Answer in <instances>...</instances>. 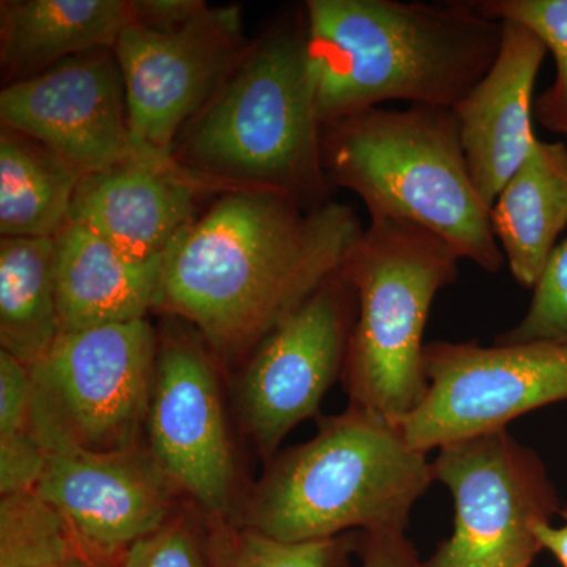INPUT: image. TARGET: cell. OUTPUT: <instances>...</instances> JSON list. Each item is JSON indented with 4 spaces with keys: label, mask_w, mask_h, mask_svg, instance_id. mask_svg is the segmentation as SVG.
Returning a JSON list of instances; mask_svg holds the SVG:
<instances>
[{
    "label": "cell",
    "mask_w": 567,
    "mask_h": 567,
    "mask_svg": "<svg viewBox=\"0 0 567 567\" xmlns=\"http://www.w3.org/2000/svg\"><path fill=\"white\" fill-rule=\"evenodd\" d=\"M364 229L334 200L309 208L275 189L221 193L167 252L162 309L219 357H240L342 270Z\"/></svg>",
    "instance_id": "obj_1"
},
{
    "label": "cell",
    "mask_w": 567,
    "mask_h": 567,
    "mask_svg": "<svg viewBox=\"0 0 567 567\" xmlns=\"http://www.w3.org/2000/svg\"><path fill=\"white\" fill-rule=\"evenodd\" d=\"M305 21L322 126L388 102L456 107L503 41L473 0H309Z\"/></svg>",
    "instance_id": "obj_2"
},
{
    "label": "cell",
    "mask_w": 567,
    "mask_h": 567,
    "mask_svg": "<svg viewBox=\"0 0 567 567\" xmlns=\"http://www.w3.org/2000/svg\"><path fill=\"white\" fill-rule=\"evenodd\" d=\"M174 158L235 188L275 189L309 208L330 203L305 13L251 43L183 130Z\"/></svg>",
    "instance_id": "obj_3"
},
{
    "label": "cell",
    "mask_w": 567,
    "mask_h": 567,
    "mask_svg": "<svg viewBox=\"0 0 567 567\" xmlns=\"http://www.w3.org/2000/svg\"><path fill=\"white\" fill-rule=\"evenodd\" d=\"M330 186L349 189L371 219L416 224L461 256L498 274L505 254L476 192L453 107H372L322 126Z\"/></svg>",
    "instance_id": "obj_4"
},
{
    "label": "cell",
    "mask_w": 567,
    "mask_h": 567,
    "mask_svg": "<svg viewBox=\"0 0 567 567\" xmlns=\"http://www.w3.org/2000/svg\"><path fill=\"white\" fill-rule=\"evenodd\" d=\"M432 481V462L401 425L352 405L271 465L249 499L245 528L281 543L354 528L404 532Z\"/></svg>",
    "instance_id": "obj_5"
},
{
    "label": "cell",
    "mask_w": 567,
    "mask_h": 567,
    "mask_svg": "<svg viewBox=\"0 0 567 567\" xmlns=\"http://www.w3.org/2000/svg\"><path fill=\"white\" fill-rule=\"evenodd\" d=\"M461 260L416 224L369 221L341 270L358 301L344 368L353 406L401 425L423 402L425 324Z\"/></svg>",
    "instance_id": "obj_6"
},
{
    "label": "cell",
    "mask_w": 567,
    "mask_h": 567,
    "mask_svg": "<svg viewBox=\"0 0 567 567\" xmlns=\"http://www.w3.org/2000/svg\"><path fill=\"white\" fill-rule=\"evenodd\" d=\"M158 338L147 320L59 336L33 364V434L44 451L115 453L137 445L147 420Z\"/></svg>",
    "instance_id": "obj_7"
},
{
    "label": "cell",
    "mask_w": 567,
    "mask_h": 567,
    "mask_svg": "<svg viewBox=\"0 0 567 567\" xmlns=\"http://www.w3.org/2000/svg\"><path fill=\"white\" fill-rule=\"evenodd\" d=\"M434 481L453 494L454 532L420 567H529L543 550L536 527L561 514L535 451L506 429L440 447Z\"/></svg>",
    "instance_id": "obj_8"
},
{
    "label": "cell",
    "mask_w": 567,
    "mask_h": 567,
    "mask_svg": "<svg viewBox=\"0 0 567 567\" xmlns=\"http://www.w3.org/2000/svg\"><path fill=\"white\" fill-rule=\"evenodd\" d=\"M251 48L237 6L205 7L171 29L132 22L114 54L125 84L134 148L145 162H174L189 122L244 61Z\"/></svg>",
    "instance_id": "obj_9"
},
{
    "label": "cell",
    "mask_w": 567,
    "mask_h": 567,
    "mask_svg": "<svg viewBox=\"0 0 567 567\" xmlns=\"http://www.w3.org/2000/svg\"><path fill=\"white\" fill-rule=\"evenodd\" d=\"M424 368L427 391L401 429L425 454L567 401V346L558 342H429Z\"/></svg>",
    "instance_id": "obj_10"
},
{
    "label": "cell",
    "mask_w": 567,
    "mask_h": 567,
    "mask_svg": "<svg viewBox=\"0 0 567 567\" xmlns=\"http://www.w3.org/2000/svg\"><path fill=\"white\" fill-rule=\"evenodd\" d=\"M357 306L352 284L339 271L254 350L240 399L264 456L319 412L327 391L344 374Z\"/></svg>",
    "instance_id": "obj_11"
},
{
    "label": "cell",
    "mask_w": 567,
    "mask_h": 567,
    "mask_svg": "<svg viewBox=\"0 0 567 567\" xmlns=\"http://www.w3.org/2000/svg\"><path fill=\"white\" fill-rule=\"evenodd\" d=\"M203 339L167 328L158 341L148 451L171 483L213 517L227 514L235 464L215 365Z\"/></svg>",
    "instance_id": "obj_12"
},
{
    "label": "cell",
    "mask_w": 567,
    "mask_h": 567,
    "mask_svg": "<svg viewBox=\"0 0 567 567\" xmlns=\"http://www.w3.org/2000/svg\"><path fill=\"white\" fill-rule=\"evenodd\" d=\"M2 126L25 134L82 175L141 159L114 50L66 59L0 92Z\"/></svg>",
    "instance_id": "obj_13"
},
{
    "label": "cell",
    "mask_w": 567,
    "mask_h": 567,
    "mask_svg": "<svg viewBox=\"0 0 567 567\" xmlns=\"http://www.w3.org/2000/svg\"><path fill=\"white\" fill-rule=\"evenodd\" d=\"M37 492L65 520L80 554L112 561L175 516L181 492L151 451H48Z\"/></svg>",
    "instance_id": "obj_14"
},
{
    "label": "cell",
    "mask_w": 567,
    "mask_h": 567,
    "mask_svg": "<svg viewBox=\"0 0 567 567\" xmlns=\"http://www.w3.org/2000/svg\"><path fill=\"white\" fill-rule=\"evenodd\" d=\"M233 185L171 163L133 162L82 178L70 221L103 238L134 262L164 259L197 218L205 193Z\"/></svg>",
    "instance_id": "obj_15"
},
{
    "label": "cell",
    "mask_w": 567,
    "mask_h": 567,
    "mask_svg": "<svg viewBox=\"0 0 567 567\" xmlns=\"http://www.w3.org/2000/svg\"><path fill=\"white\" fill-rule=\"evenodd\" d=\"M502 22L494 65L453 107L470 174L488 208L539 141L533 128L535 85L547 55L536 33L514 21Z\"/></svg>",
    "instance_id": "obj_16"
},
{
    "label": "cell",
    "mask_w": 567,
    "mask_h": 567,
    "mask_svg": "<svg viewBox=\"0 0 567 567\" xmlns=\"http://www.w3.org/2000/svg\"><path fill=\"white\" fill-rule=\"evenodd\" d=\"M61 334L145 319L162 309L164 259L134 262L71 223L55 237Z\"/></svg>",
    "instance_id": "obj_17"
},
{
    "label": "cell",
    "mask_w": 567,
    "mask_h": 567,
    "mask_svg": "<svg viewBox=\"0 0 567 567\" xmlns=\"http://www.w3.org/2000/svg\"><path fill=\"white\" fill-rule=\"evenodd\" d=\"M132 22L133 0H2L3 81L13 84L74 55L114 50Z\"/></svg>",
    "instance_id": "obj_18"
},
{
    "label": "cell",
    "mask_w": 567,
    "mask_h": 567,
    "mask_svg": "<svg viewBox=\"0 0 567 567\" xmlns=\"http://www.w3.org/2000/svg\"><path fill=\"white\" fill-rule=\"evenodd\" d=\"M511 275L535 289L567 226V145L537 141L491 208Z\"/></svg>",
    "instance_id": "obj_19"
},
{
    "label": "cell",
    "mask_w": 567,
    "mask_h": 567,
    "mask_svg": "<svg viewBox=\"0 0 567 567\" xmlns=\"http://www.w3.org/2000/svg\"><path fill=\"white\" fill-rule=\"evenodd\" d=\"M55 238L0 240V346L32 368L61 336Z\"/></svg>",
    "instance_id": "obj_20"
},
{
    "label": "cell",
    "mask_w": 567,
    "mask_h": 567,
    "mask_svg": "<svg viewBox=\"0 0 567 567\" xmlns=\"http://www.w3.org/2000/svg\"><path fill=\"white\" fill-rule=\"evenodd\" d=\"M82 175L25 134L0 132V234L55 238L70 221Z\"/></svg>",
    "instance_id": "obj_21"
},
{
    "label": "cell",
    "mask_w": 567,
    "mask_h": 567,
    "mask_svg": "<svg viewBox=\"0 0 567 567\" xmlns=\"http://www.w3.org/2000/svg\"><path fill=\"white\" fill-rule=\"evenodd\" d=\"M80 554L61 514L35 491L0 499V567H61Z\"/></svg>",
    "instance_id": "obj_22"
},
{
    "label": "cell",
    "mask_w": 567,
    "mask_h": 567,
    "mask_svg": "<svg viewBox=\"0 0 567 567\" xmlns=\"http://www.w3.org/2000/svg\"><path fill=\"white\" fill-rule=\"evenodd\" d=\"M496 21H514L539 37L551 52L557 74L535 100V118L548 132L567 137V0H473Z\"/></svg>",
    "instance_id": "obj_23"
},
{
    "label": "cell",
    "mask_w": 567,
    "mask_h": 567,
    "mask_svg": "<svg viewBox=\"0 0 567 567\" xmlns=\"http://www.w3.org/2000/svg\"><path fill=\"white\" fill-rule=\"evenodd\" d=\"M213 518V567H333L344 550L346 540L341 537L281 543L249 528H233L224 524L223 517Z\"/></svg>",
    "instance_id": "obj_24"
},
{
    "label": "cell",
    "mask_w": 567,
    "mask_h": 567,
    "mask_svg": "<svg viewBox=\"0 0 567 567\" xmlns=\"http://www.w3.org/2000/svg\"><path fill=\"white\" fill-rule=\"evenodd\" d=\"M558 342L567 346V237L557 245L540 275L528 312L495 344H524V342Z\"/></svg>",
    "instance_id": "obj_25"
},
{
    "label": "cell",
    "mask_w": 567,
    "mask_h": 567,
    "mask_svg": "<svg viewBox=\"0 0 567 567\" xmlns=\"http://www.w3.org/2000/svg\"><path fill=\"white\" fill-rule=\"evenodd\" d=\"M117 567H213L199 536L185 514H175L162 528L142 537L118 559Z\"/></svg>",
    "instance_id": "obj_26"
},
{
    "label": "cell",
    "mask_w": 567,
    "mask_h": 567,
    "mask_svg": "<svg viewBox=\"0 0 567 567\" xmlns=\"http://www.w3.org/2000/svg\"><path fill=\"white\" fill-rule=\"evenodd\" d=\"M47 458V451L32 429L0 436V494L35 491Z\"/></svg>",
    "instance_id": "obj_27"
},
{
    "label": "cell",
    "mask_w": 567,
    "mask_h": 567,
    "mask_svg": "<svg viewBox=\"0 0 567 567\" xmlns=\"http://www.w3.org/2000/svg\"><path fill=\"white\" fill-rule=\"evenodd\" d=\"M31 369L0 350V436L32 429Z\"/></svg>",
    "instance_id": "obj_28"
},
{
    "label": "cell",
    "mask_w": 567,
    "mask_h": 567,
    "mask_svg": "<svg viewBox=\"0 0 567 567\" xmlns=\"http://www.w3.org/2000/svg\"><path fill=\"white\" fill-rule=\"evenodd\" d=\"M134 22L171 31L181 28L207 7L204 0H133Z\"/></svg>",
    "instance_id": "obj_29"
},
{
    "label": "cell",
    "mask_w": 567,
    "mask_h": 567,
    "mask_svg": "<svg viewBox=\"0 0 567 567\" xmlns=\"http://www.w3.org/2000/svg\"><path fill=\"white\" fill-rule=\"evenodd\" d=\"M363 567H416L401 529L365 532Z\"/></svg>",
    "instance_id": "obj_30"
},
{
    "label": "cell",
    "mask_w": 567,
    "mask_h": 567,
    "mask_svg": "<svg viewBox=\"0 0 567 567\" xmlns=\"http://www.w3.org/2000/svg\"><path fill=\"white\" fill-rule=\"evenodd\" d=\"M561 516L565 518L561 527H551L550 524L537 525L536 536L543 550L546 548L563 567H567V511H563Z\"/></svg>",
    "instance_id": "obj_31"
},
{
    "label": "cell",
    "mask_w": 567,
    "mask_h": 567,
    "mask_svg": "<svg viewBox=\"0 0 567 567\" xmlns=\"http://www.w3.org/2000/svg\"><path fill=\"white\" fill-rule=\"evenodd\" d=\"M61 567H115L111 561L104 559L87 557L84 554H76L66 559Z\"/></svg>",
    "instance_id": "obj_32"
}]
</instances>
